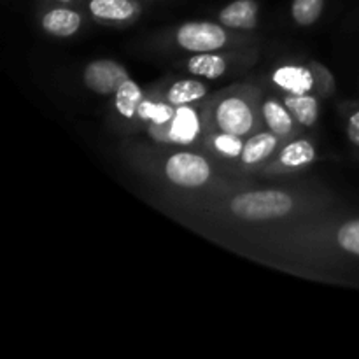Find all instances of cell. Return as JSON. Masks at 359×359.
Wrapping results in <instances>:
<instances>
[{"instance_id": "cell-17", "label": "cell", "mask_w": 359, "mask_h": 359, "mask_svg": "<svg viewBox=\"0 0 359 359\" xmlns=\"http://www.w3.org/2000/svg\"><path fill=\"white\" fill-rule=\"evenodd\" d=\"M316 147L311 140L298 139L284 146L279 154V163L286 168H300L307 167L314 161Z\"/></svg>"}, {"instance_id": "cell-20", "label": "cell", "mask_w": 359, "mask_h": 359, "mask_svg": "<svg viewBox=\"0 0 359 359\" xmlns=\"http://www.w3.org/2000/svg\"><path fill=\"white\" fill-rule=\"evenodd\" d=\"M337 244L342 251L359 258V217L358 219L346 221L337 230Z\"/></svg>"}, {"instance_id": "cell-4", "label": "cell", "mask_w": 359, "mask_h": 359, "mask_svg": "<svg viewBox=\"0 0 359 359\" xmlns=\"http://www.w3.org/2000/svg\"><path fill=\"white\" fill-rule=\"evenodd\" d=\"M175 41L186 51L207 53L217 51L228 42L223 25L212 21H188L175 34Z\"/></svg>"}, {"instance_id": "cell-2", "label": "cell", "mask_w": 359, "mask_h": 359, "mask_svg": "<svg viewBox=\"0 0 359 359\" xmlns=\"http://www.w3.org/2000/svg\"><path fill=\"white\" fill-rule=\"evenodd\" d=\"M212 119L219 132L237 137L248 135L256 125L255 111L242 95H226L221 98L214 107Z\"/></svg>"}, {"instance_id": "cell-6", "label": "cell", "mask_w": 359, "mask_h": 359, "mask_svg": "<svg viewBox=\"0 0 359 359\" xmlns=\"http://www.w3.org/2000/svg\"><path fill=\"white\" fill-rule=\"evenodd\" d=\"M151 132L161 140H168V142L175 144H189L200 133L198 114L191 107L181 105V107H175V114L170 121L161 126H154Z\"/></svg>"}, {"instance_id": "cell-15", "label": "cell", "mask_w": 359, "mask_h": 359, "mask_svg": "<svg viewBox=\"0 0 359 359\" xmlns=\"http://www.w3.org/2000/svg\"><path fill=\"white\" fill-rule=\"evenodd\" d=\"M144 100V91L133 79H126L114 93L116 111L126 119H133L139 114V107Z\"/></svg>"}, {"instance_id": "cell-22", "label": "cell", "mask_w": 359, "mask_h": 359, "mask_svg": "<svg viewBox=\"0 0 359 359\" xmlns=\"http://www.w3.org/2000/svg\"><path fill=\"white\" fill-rule=\"evenodd\" d=\"M347 139L359 149V107L347 119Z\"/></svg>"}, {"instance_id": "cell-16", "label": "cell", "mask_w": 359, "mask_h": 359, "mask_svg": "<svg viewBox=\"0 0 359 359\" xmlns=\"http://www.w3.org/2000/svg\"><path fill=\"white\" fill-rule=\"evenodd\" d=\"M207 95V88L198 79H181L175 81L167 90V102L174 107L189 105L193 102L202 100Z\"/></svg>"}, {"instance_id": "cell-5", "label": "cell", "mask_w": 359, "mask_h": 359, "mask_svg": "<svg viewBox=\"0 0 359 359\" xmlns=\"http://www.w3.org/2000/svg\"><path fill=\"white\" fill-rule=\"evenodd\" d=\"M128 72L114 60H93L83 70V83L97 95H112L128 79Z\"/></svg>"}, {"instance_id": "cell-11", "label": "cell", "mask_w": 359, "mask_h": 359, "mask_svg": "<svg viewBox=\"0 0 359 359\" xmlns=\"http://www.w3.org/2000/svg\"><path fill=\"white\" fill-rule=\"evenodd\" d=\"M277 142H279V137L272 132H262L249 137L248 142H244V149H242L241 154L242 163L245 167L262 163L263 160H266L276 151Z\"/></svg>"}, {"instance_id": "cell-8", "label": "cell", "mask_w": 359, "mask_h": 359, "mask_svg": "<svg viewBox=\"0 0 359 359\" xmlns=\"http://www.w3.org/2000/svg\"><path fill=\"white\" fill-rule=\"evenodd\" d=\"M272 81L287 93H309L314 86V76L307 67L284 65L273 72Z\"/></svg>"}, {"instance_id": "cell-3", "label": "cell", "mask_w": 359, "mask_h": 359, "mask_svg": "<svg viewBox=\"0 0 359 359\" xmlns=\"http://www.w3.org/2000/svg\"><path fill=\"white\" fill-rule=\"evenodd\" d=\"M165 175L179 188H200L212 175L209 161L195 153H175L165 161Z\"/></svg>"}, {"instance_id": "cell-12", "label": "cell", "mask_w": 359, "mask_h": 359, "mask_svg": "<svg viewBox=\"0 0 359 359\" xmlns=\"http://www.w3.org/2000/svg\"><path fill=\"white\" fill-rule=\"evenodd\" d=\"M139 7L132 0H90V13L102 21H128Z\"/></svg>"}, {"instance_id": "cell-10", "label": "cell", "mask_w": 359, "mask_h": 359, "mask_svg": "<svg viewBox=\"0 0 359 359\" xmlns=\"http://www.w3.org/2000/svg\"><path fill=\"white\" fill-rule=\"evenodd\" d=\"M262 114L266 126L270 128V132L276 133L277 137L286 139V137H290L293 133L294 118L290 112V109L284 104H280V102L273 100V98L265 100L262 105Z\"/></svg>"}, {"instance_id": "cell-7", "label": "cell", "mask_w": 359, "mask_h": 359, "mask_svg": "<svg viewBox=\"0 0 359 359\" xmlns=\"http://www.w3.org/2000/svg\"><path fill=\"white\" fill-rule=\"evenodd\" d=\"M81 23H83L81 14L72 9H67V7L49 9L41 20L42 28L55 37H72L74 34L79 32Z\"/></svg>"}, {"instance_id": "cell-18", "label": "cell", "mask_w": 359, "mask_h": 359, "mask_svg": "<svg viewBox=\"0 0 359 359\" xmlns=\"http://www.w3.org/2000/svg\"><path fill=\"white\" fill-rule=\"evenodd\" d=\"M325 9V0H293L291 16L300 27H311L321 18Z\"/></svg>"}, {"instance_id": "cell-19", "label": "cell", "mask_w": 359, "mask_h": 359, "mask_svg": "<svg viewBox=\"0 0 359 359\" xmlns=\"http://www.w3.org/2000/svg\"><path fill=\"white\" fill-rule=\"evenodd\" d=\"M175 114V107L172 104H163V102H151L144 98L139 107V118L144 121H149L151 125L161 126L170 121Z\"/></svg>"}, {"instance_id": "cell-21", "label": "cell", "mask_w": 359, "mask_h": 359, "mask_svg": "<svg viewBox=\"0 0 359 359\" xmlns=\"http://www.w3.org/2000/svg\"><path fill=\"white\" fill-rule=\"evenodd\" d=\"M212 147L219 154L226 158H237L242 154L244 149V142H242V137L231 135V133L219 132L217 135H214L212 139Z\"/></svg>"}, {"instance_id": "cell-9", "label": "cell", "mask_w": 359, "mask_h": 359, "mask_svg": "<svg viewBox=\"0 0 359 359\" xmlns=\"http://www.w3.org/2000/svg\"><path fill=\"white\" fill-rule=\"evenodd\" d=\"M219 23L230 28L249 30L258 23V4L256 0H235L219 13Z\"/></svg>"}, {"instance_id": "cell-13", "label": "cell", "mask_w": 359, "mask_h": 359, "mask_svg": "<svg viewBox=\"0 0 359 359\" xmlns=\"http://www.w3.org/2000/svg\"><path fill=\"white\" fill-rule=\"evenodd\" d=\"M284 105L290 109V112L293 114L294 121L300 123L302 126H311L316 125L319 118V104L318 98L312 97L309 93H298V95H286L284 97Z\"/></svg>"}, {"instance_id": "cell-23", "label": "cell", "mask_w": 359, "mask_h": 359, "mask_svg": "<svg viewBox=\"0 0 359 359\" xmlns=\"http://www.w3.org/2000/svg\"><path fill=\"white\" fill-rule=\"evenodd\" d=\"M60 2H70V0H60Z\"/></svg>"}, {"instance_id": "cell-1", "label": "cell", "mask_w": 359, "mask_h": 359, "mask_svg": "<svg viewBox=\"0 0 359 359\" xmlns=\"http://www.w3.org/2000/svg\"><path fill=\"white\" fill-rule=\"evenodd\" d=\"M231 212L249 223L280 219L294 209L293 196L280 189H258L235 196L230 203Z\"/></svg>"}, {"instance_id": "cell-14", "label": "cell", "mask_w": 359, "mask_h": 359, "mask_svg": "<svg viewBox=\"0 0 359 359\" xmlns=\"http://www.w3.org/2000/svg\"><path fill=\"white\" fill-rule=\"evenodd\" d=\"M228 69L226 60L216 53H195L188 60V70L193 76L205 77V79H219Z\"/></svg>"}]
</instances>
